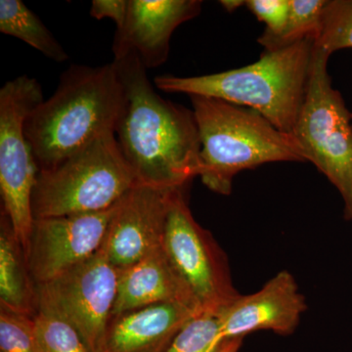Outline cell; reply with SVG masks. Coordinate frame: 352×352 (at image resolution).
<instances>
[{
  "label": "cell",
  "instance_id": "obj_1",
  "mask_svg": "<svg viewBox=\"0 0 352 352\" xmlns=\"http://www.w3.org/2000/svg\"><path fill=\"white\" fill-rule=\"evenodd\" d=\"M126 102L116 136L138 183L180 189L198 176L201 142L193 111L157 94L147 69L131 53L113 60Z\"/></svg>",
  "mask_w": 352,
  "mask_h": 352
},
{
  "label": "cell",
  "instance_id": "obj_2",
  "mask_svg": "<svg viewBox=\"0 0 352 352\" xmlns=\"http://www.w3.org/2000/svg\"><path fill=\"white\" fill-rule=\"evenodd\" d=\"M124 102L113 61L97 67L72 65L52 96L25 120V136L38 170H50L103 134L116 133Z\"/></svg>",
  "mask_w": 352,
  "mask_h": 352
},
{
  "label": "cell",
  "instance_id": "obj_3",
  "mask_svg": "<svg viewBox=\"0 0 352 352\" xmlns=\"http://www.w3.org/2000/svg\"><path fill=\"white\" fill-rule=\"evenodd\" d=\"M314 41L264 51L256 63L198 76H157V88L170 94L210 97L252 109L279 131L293 133L305 101Z\"/></svg>",
  "mask_w": 352,
  "mask_h": 352
},
{
  "label": "cell",
  "instance_id": "obj_4",
  "mask_svg": "<svg viewBox=\"0 0 352 352\" xmlns=\"http://www.w3.org/2000/svg\"><path fill=\"white\" fill-rule=\"evenodd\" d=\"M201 142L198 176L208 189L229 195L240 171L273 162H307L295 136L252 109L190 96Z\"/></svg>",
  "mask_w": 352,
  "mask_h": 352
},
{
  "label": "cell",
  "instance_id": "obj_5",
  "mask_svg": "<svg viewBox=\"0 0 352 352\" xmlns=\"http://www.w3.org/2000/svg\"><path fill=\"white\" fill-rule=\"evenodd\" d=\"M136 184L115 132H108L50 170H38L32 214L38 219L103 212Z\"/></svg>",
  "mask_w": 352,
  "mask_h": 352
},
{
  "label": "cell",
  "instance_id": "obj_6",
  "mask_svg": "<svg viewBox=\"0 0 352 352\" xmlns=\"http://www.w3.org/2000/svg\"><path fill=\"white\" fill-rule=\"evenodd\" d=\"M329 55L314 46L307 94L293 135L311 162L338 189L344 217L352 220L351 115L329 76Z\"/></svg>",
  "mask_w": 352,
  "mask_h": 352
},
{
  "label": "cell",
  "instance_id": "obj_7",
  "mask_svg": "<svg viewBox=\"0 0 352 352\" xmlns=\"http://www.w3.org/2000/svg\"><path fill=\"white\" fill-rule=\"evenodd\" d=\"M44 100L38 80L27 75L0 89V192L2 212L28 256L34 217L32 200L38 168L25 133L29 116Z\"/></svg>",
  "mask_w": 352,
  "mask_h": 352
},
{
  "label": "cell",
  "instance_id": "obj_8",
  "mask_svg": "<svg viewBox=\"0 0 352 352\" xmlns=\"http://www.w3.org/2000/svg\"><path fill=\"white\" fill-rule=\"evenodd\" d=\"M119 270L101 249L46 283L36 285L38 311L73 326L90 352H100L118 294Z\"/></svg>",
  "mask_w": 352,
  "mask_h": 352
},
{
  "label": "cell",
  "instance_id": "obj_9",
  "mask_svg": "<svg viewBox=\"0 0 352 352\" xmlns=\"http://www.w3.org/2000/svg\"><path fill=\"white\" fill-rule=\"evenodd\" d=\"M163 248L201 311L217 314L239 296L223 252L194 219L183 189L176 190L171 199Z\"/></svg>",
  "mask_w": 352,
  "mask_h": 352
},
{
  "label": "cell",
  "instance_id": "obj_10",
  "mask_svg": "<svg viewBox=\"0 0 352 352\" xmlns=\"http://www.w3.org/2000/svg\"><path fill=\"white\" fill-rule=\"evenodd\" d=\"M115 206L103 212L34 219L28 265L34 283H46L101 249Z\"/></svg>",
  "mask_w": 352,
  "mask_h": 352
},
{
  "label": "cell",
  "instance_id": "obj_11",
  "mask_svg": "<svg viewBox=\"0 0 352 352\" xmlns=\"http://www.w3.org/2000/svg\"><path fill=\"white\" fill-rule=\"evenodd\" d=\"M176 190L138 183L116 204L101 247L116 268L124 270L163 247L166 219Z\"/></svg>",
  "mask_w": 352,
  "mask_h": 352
},
{
  "label": "cell",
  "instance_id": "obj_12",
  "mask_svg": "<svg viewBox=\"0 0 352 352\" xmlns=\"http://www.w3.org/2000/svg\"><path fill=\"white\" fill-rule=\"evenodd\" d=\"M201 9L198 0H129L126 20L113 38V60L134 53L147 69L162 66L173 32Z\"/></svg>",
  "mask_w": 352,
  "mask_h": 352
},
{
  "label": "cell",
  "instance_id": "obj_13",
  "mask_svg": "<svg viewBox=\"0 0 352 352\" xmlns=\"http://www.w3.org/2000/svg\"><path fill=\"white\" fill-rule=\"evenodd\" d=\"M305 309L307 303L295 278L281 271L256 293L238 296L217 316L226 340L259 330L291 335Z\"/></svg>",
  "mask_w": 352,
  "mask_h": 352
},
{
  "label": "cell",
  "instance_id": "obj_14",
  "mask_svg": "<svg viewBox=\"0 0 352 352\" xmlns=\"http://www.w3.org/2000/svg\"><path fill=\"white\" fill-rule=\"evenodd\" d=\"M200 312L180 303H160L111 315L100 352H166Z\"/></svg>",
  "mask_w": 352,
  "mask_h": 352
},
{
  "label": "cell",
  "instance_id": "obj_15",
  "mask_svg": "<svg viewBox=\"0 0 352 352\" xmlns=\"http://www.w3.org/2000/svg\"><path fill=\"white\" fill-rule=\"evenodd\" d=\"M160 303H180L201 311L188 285L163 247L119 270L112 315Z\"/></svg>",
  "mask_w": 352,
  "mask_h": 352
},
{
  "label": "cell",
  "instance_id": "obj_16",
  "mask_svg": "<svg viewBox=\"0 0 352 352\" xmlns=\"http://www.w3.org/2000/svg\"><path fill=\"white\" fill-rule=\"evenodd\" d=\"M0 308L34 317L38 314V289L28 265L24 249L10 219L0 217Z\"/></svg>",
  "mask_w": 352,
  "mask_h": 352
},
{
  "label": "cell",
  "instance_id": "obj_17",
  "mask_svg": "<svg viewBox=\"0 0 352 352\" xmlns=\"http://www.w3.org/2000/svg\"><path fill=\"white\" fill-rule=\"evenodd\" d=\"M0 32L24 41L52 61L62 63L69 59L63 46L21 0L0 1Z\"/></svg>",
  "mask_w": 352,
  "mask_h": 352
},
{
  "label": "cell",
  "instance_id": "obj_18",
  "mask_svg": "<svg viewBox=\"0 0 352 352\" xmlns=\"http://www.w3.org/2000/svg\"><path fill=\"white\" fill-rule=\"evenodd\" d=\"M327 0H289L288 22L283 32L276 38H258L264 51H274L312 39L321 30L322 14Z\"/></svg>",
  "mask_w": 352,
  "mask_h": 352
},
{
  "label": "cell",
  "instance_id": "obj_19",
  "mask_svg": "<svg viewBox=\"0 0 352 352\" xmlns=\"http://www.w3.org/2000/svg\"><path fill=\"white\" fill-rule=\"evenodd\" d=\"M224 342L217 314L201 311L185 324L166 352H219Z\"/></svg>",
  "mask_w": 352,
  "mask_h": 352
},
{
  "label": "cell",
  "instance_id": "obj_20",
  "mask_svg": "<svg viewBox=\"0 0 352 352\" xmlns=\"http://www.w3.org/2000/svg\"><path fill=\"white\" fill-rule=\"evenodd\" d=\"M314 46L329 56L336 51L352 48V0L327 1Z\"/></svg>",
  "mask_w": 352,
  "mask_h": 352
},
{
  "label": "cell",
  "instance_id": "obj_21",
  "mask_svg": "<svg viewBox=\"0 0 352 352\" xmlns=\"http://www.w3.org/2000/svg\"><path fill=\"white\" fill-rule=\"evenodd\" d=\"M34 324L38 352H90L80 333L56 315L38 311Z\"/></svg>",
  "mask_w": 352,
  "mask_h": 352
},
{
  "label": "cell",
  "instance_id": "obj_22",
  "mask_svg": "<svg viewBox=\"0 0 352 352\" xmlns=\"http://www.w3.org/2000/svg\"><path fill=\"white\" fill-rule=\"evenodd\" d=\"M0 352H38L34 317L0 308Z\"/></svg>",
  "mask_w": 352,
  "mask_h": 352
},
{
  "label": "cell",
  "instance_id": "obj_23",
  "mask_svg": "<svg viewBox=\"0 0 352 352\" xmlns=\"http://www.w3.org/2000/svg\"><path fill=\"white\" fill-rule=\"evenodd\" d=\"M245 6L266 25L263 38H276L283 32L289 14V0H248Z\"/></svg>",
  "mask_w": 352,
  "mask_h": 352
},
{
  "label": "cell",
  "instance_id": "obj_24",
  "mask_svg": "<svg viewBox=\"0 0 352 352\" xmlns=\"http://www.w3.org/2000/svg\"><path fill=\"white\" fill-rule=\"evenodd\" d=\"M129 0H94L90 8V15L97 20L110 18L117 25V29L124 25L127 13Z\"/></svg>",
  "mask_w": 352,
  "mask_h": 352
},
{
  "label": "cell",
  "instance_id": "obj_25",
  "mask_svg": "<svg viewBox=\"0 0 352 352\" xmlns=\"http://www.w3.org/2000/svg\"><path fill=\"white\" fill-rule=\"evenodd\" d=\"M243 338H236V339L226 340L222 344L221 349L219 352H238L241 344H242Z\"/></svg>",
  "mask_w": 352,
  "mask_h": 352
},
{
  "label": "cell",
  "instance_id": "obj_26",
  "mask_svg": "<svg viewBox=\"0 0 352 352\" xmlns=\"http://www.w3.org/2000/svg\"><path fill=\"white\" fill-rule=\"evenodd\" d=\"M222 7L226 9L228 12H233L236 9L239 8L240 6H244L245 1H240V0H222L220 1Z\"/></svg>",
  "mask_w": 352,
  "mask_h": 352
},
{
  "label": "cell",
  "instance_id": "obj_27",
  "mask_svg": "<svg viewBox=\"0 0 352 352\" xmlns=\"http://www.w3.org/2000/svg\"><path fill=\"white\" fill-rule=\"evenodd\" d=\"M351 119H352V115H351Z\"/></svg>",
  "mask_w": 352,
  "mask_h": 352
}]
</instances>
